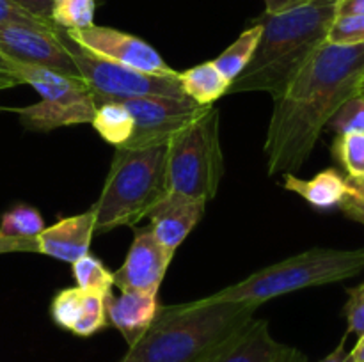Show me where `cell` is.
Returning <instances> with one entry per match:
<instances>
[{
    "label": "cell",
    "mask_w": 364,
    "mask_h": 362,
    "mask_svg": "<svg viewBox=\"0 0 364 362\" xmlns=\"http://www.w3.org/2000/svg\"><path fill=\"white\" fill-rule=\"evenodd\" d=\"M363 78L364 43L326 41L316 48L283 94L274 99L263 148L269 176L301 170L334 112L359 94Z\"/></svg>",
    "instance_id": "cell-1"
},
{
    "label": "cell",
    "mask_w": 364,
    "mask_h": 362,
    "mask_svg": "<svg viewBox=\"0 0 364 362\" xmlns=\"http://www.w3.org/2000/svg\"><path fill=\"white\" fill-rule=\"evenodd\" d=\"M338 0H306L281 13L256 18L262 38L251 62L231 82L228 94L247 91L269 92L274 99L283 94L295 75L308 62L336 18Z\"/></svg>",
    "instance_id": "cell-2"
},
{
    "label": "cell",
    "mask_w": 364,
    "mask_h": 362,
    "mask_svg": "<svg viewBox=\"0 0 364 362\" xmlns=\"http://www.w3.org/2000/svg\"><path fill=\"white\" fill-rule=\"evenodd\" d=\"M256 305L206 298L160 305L148 332L119 362H205L255 318Z\"/></svg>",
    "instance_id": "cell-3"
},
{
    "label": "cell",
    "mask_w": 364,
    "mask_h": 362,
    "mask_svg": "<svg viewBox=\"0 0 364 362\" xmlns=\"http://www.w3.org/2000/svg\"><path fill=\"white\" fill-rule=\"evenodd\" d=\"M167 194V144L116 148L102 195L91 208L95 234L135 227Z\"/></svg>",
    "instance_id": "cell-4"
},
{
    "label": "cell",
    "mask_w": 364,
    "mask_h": 362,
    "mask_svg": "<svg viewBox=\"0 0 364 362\" xmlns=\"http://www.w3.org/2000/svg\"><path fill=\"white\" fill-rule=\"evenodd\" d=\"M364 270V248L315 247L258 270L247 279L205 297L212 302H240L259 307L281 295L341 283Z\"/></svg>",
    "instance_id": "cell-5"
},
{
    "label": "cell",
    "mask_w": 364,
    "mask_h": 362,
    "mask_svg": "<svg viewBox=\"0 0 364 362\" xmlns=\"http://www.w3.org/2000/svg\"><path fill=\"white\" fill-rule=\"evenodd\" d=\"M224 176L219 110L210 105L205 114L167 142L169 192L212 201Z\"/></svg>",
    "instance_id": "cell-6"
},
{
    "label": "cell",
    "mask_w": 364,
    "mask_h": 362,
    "mask_svg": "<svg viewBox=\"0 0 364 362\" xmlns=\"http://www.w3.org/2000/svg\"><path fill=\"white\" fill-rule=\"evenodd\" d=\"M59 38L70 52L78 75L91 89L96 105L102 102H124L141 96L187 98L176 75H149L123 64L110 62L80 48L59 28Z\"/></svg>",
    "instance_id": "cell-7"
},
{
    "label": "cell",
    "mask_w": 364,
    "mask_h": 362,
    "mask_svg": "<svg viewBox=\"0 0 364 362\" xmlns=\"http://www.w3.org/2000/svg\"><path fill=\"white\" fill-rule=\"evenodd\" d=\"M123 103L134 117V133L121 148H148L167 144L178 131L198 119L210 105H199L191 98L141 96Z\"/></svg>",
    "instance_id": "cell-8"
},
{
    "label": "cell",
    "mask_w": 364,
    "mask_h": 362,
    "mask_svg": "<svg viewBox=\"0 0 364 362\" xmlns=\"http://www.w3.org/2000/svg\"><path fill=\"white\" fill-rule=\"evenodd\" d=\"M80 48L110 62L123 64L149 75H176L159 52L144 39L112 27L92 25L82 31H64Z\"/></svg>",
    "instance_id": "cell-9"
},
{
    "label": "cell",
    "mask_w": 364,
    "mask_h": 362,
    "mask_svg": "<svg viewBox=\"0 0 364 362\" xmlns=\"http://www.w3.org/2000/svg\"><path fill=\"white\" fill-rule=\"evenodd\" d=\"M0 55L32 66L50 67L70 77L80 78L70 52L57 31L20 23H0Z\"/></svg>",
    "instance_id": "cell-10"
},
{
    "label": "cell",
    "mask_w": 364,
    "mask_h": 362,
    "mask_svg": "<svg viewBox=\"0 0 364 362\" xmlns=\"http://www.w3.org/2000/svg\"><path fill=\"white\" fill-rule=\"evenodd\" d=\"M171 254L148 227H135V236L124 263L114 272V286L119 291L156 293L171 265Z\"/></svg>",
    "instance_id": "cell-11"
},
{
    "label": "cell",
    "mask_w": 364,
    "mask_h": 362,
    "mask_svg": "<svg viewBox=\"0 0 364 362\" xmlns=\"http://www.w3.org/2000/svg\"><path fill=\"white\" fill-rule=\"evenodd\" d=\"M206 201L187 197L181 194H169L149 212V229L153 236L174 254L176 248L192 233L205 215Z\"/></svg>",
    "instance_id": "cell-12"
},
{
    "label": "cell",
    "mask_w": 364,
    "mask_h": 362,
    "mask_svg": "<svg viewBox=\"0 0 364 362\" xmlns=\"http://www.w3.org/2000/svg\"><path fill=\"white\" fill-rule=\"evenodd\" d=\"M95 236V213L92 209L80 215L59 220L39 233L38 254L50 256L59 261L73 265L82 256L89 254Z\"/></svg>",
    "instance_id": "cell-13"
},
{
    "label": "cell",
    "mask_w": 364,
    "mask_h": 362,
    "mask_svg": "<svg viewBox=\"0 0 364 362\" xmlns=\"http://www.w3.org/2000/svg\"><path fill=\"white\" fill-rule=\"evenodd\" d=\"M107 319L116 327L127 341L128 348L134 346L153 325L159 312L156 293H139V291H121V295H110L105 302Z\"/></svg>",
    "instance_id": "cell-14"
},
{
    "label": "cell",
    "mask_w": 364,
    "mask_h": 362,
    "mask_svg": "<svg viewBox=\"0 0 364 362\" xmlns=\"http://www.w3.org/2000/svg\"><path fill=\"white\" fill-rule=\"evenodd\" d=\"M283 346L272 337L267 319L252 318L205 362H272Z\"/></svg>",
    "instance_id": "cell-15"
},
{
    "label": "cell",
    "mask_w": 364,
    "mask_h": 362,
    "mask_svg": "<svg viewBox=\"0 0 364 362\" xmlns=\"http://www.w3.org/2000/svg\"><path fill=\"white\" fill-rule=\"evenodd\" d=\"M7 70L16 84H27L39 92L41 99L50 102H80L85 98H95L91 89L85 85L82 78L70 77L60 71L50 70L32 64L14 62L6 59Z\"/></svg>",
    "instance_id": "cell-16"
},
{
    "label": "cell",
    "mask_w": 364,
    "mask_h": 362,
    "mask_svg": "<svg viewBox=\"0 0 364 362\" xmlns=\"http://www.w3.org/2000/svg\"><path fill=\"white\" fill-rule=\"evenodd\" d=\"M21 124L31 131H52L63 126L91 124L96 112L95 98L80 102H50L41 99L23 109H13Z\"/></svg>",
    "instance_id": "cell-17"
},
{
    "label": "cell",
    "mask_w": 364,
    "mask_h": 362,
    "mask_svg": "<svg viewBox=\"0 0 364 362\" xmlns=\"http://www.w3.org/2000/svg\"><path fill=\"white\" fill-rule=\"evenodd\" d=\"M284 190L294 192L315 209L338 208L345 195V176L338 169H326L311 180H301L295 174H283Z\"/></svg>",
    "instance_id": "cell-18"
},
{
    "label": "cell",
    "mask_w": 364,
    "mask_h": 362,
    "mask_svg": "<svg viewBox=\"0 0 364 362\" xmlns=\"http://www.w3.org/2000/svg\"><path fill=\"white\" fill-rule=\"evenodd\" d=\"M178 80L185 96L199 105H213V102L228 94L231 85V82L213 66L212 60L178 71Z\"/></svg>",
    "instance_id": "cell-19"
},
{
    "label": "cell",
    "mask_w": 364,
    "mask_h": 362,
    "mask_svg": "<svg viewBox=\"0 0 364 362\" xmlns=\"http://www.w3.org/2000/svg\"><path fill=\"white\" fill-rule=\"evenodd\" d=\"M92 128L109 144L121 148L134 133V117L121 102H102L96 105Z\"/></svg>",
    "instance_id": "cell-20"
},
{
    "label": "cell",
    "mask_w": 364,
    "mask_h": 362,
    "mask_svg": "<svg viewBox=\"0 0 364 362\" xmlns=\"http://www.w3.org/2000/svg\"><path fill=\"white\" fill-rule=\"evenodd\" d=\"M259 38H262V25L252 21L251 27L245 28L240 35L237 38V41L233 45L228 46L219 57L212 60L213 66L224 75L230 82H233L242 71L247 67V64L251 62L252 55H255L256 48H258Z\"/></svg>",
    "instance_id": "cell-21"
},
{
    "label": "cell",
    "mask_w": 364,
    "mask_h": 362,
    "mask_svg": "<svg viewBox=\"0 0 364 362\" xmlns=\"http://www.w3.org/2000/svg\"><path fill=\"white\" fill-rule=\"evenodd\" d=\"M73 277L77 280V287L84 293L96 295V297L109 298L114 287V272H110L98 258L91 254L82 256L73 263Z\"/></svg>",
    "instance_id": "cell-22"
},
{
    "label": "cell",
    "mask_w": 364,
    "mask_h": 362,
    "mask_svg": "<svg viewBox=\"0 0 364 362\" xmlns=\"http://www.w3.org/2000/svg\"><path fill=\"white\" fill-rule=\"evenodd\" d=\"M98 0H53L50 20L63 31H82L95 25Z\"/></svg>",
    "instance_id": "cell-23"
},
{
    "label": "cell",
    "mask_w": 364,
    "mask_h": 362,
    "mask_svg": "<svg viewBox=\"0 0 364 362\" xmlns=\"http://www.w3.org/2000/svg\"><path fill=\"white\" fill-rule=\"evenodd\" d=\"M43 229H45V220L41 213L28 204L13 206L0 219V234L7 238L34 240Z\"/></svg>",
    "instance_id": "cell-24"
},
{
    "label": "cell",
    "mask_w": 364,
    "mask_h": 362,
    "mask_svg": "<svg viewBox=\"0 0 364 362\" xmlns=\"http://www.w3.org/2000/svg\"><path fill=\"white\" fill-rule=\"evenodd\" d=\"M331 153L347 176H364V131L336 135Z\"/></svg>",
    "instance_id": "cell-25"
},
{
    "label": "cell",
    "mask_w": 364,
    "mask_h": 362,
    "mask_svg": "<svg viewBox=\"0 0 364 362\" xmlns=\"http://www.w3.org/2000/svg\"><path fill=\"white\" fill-rule=\"evenodd\" d=\"M85 293L80 287H64L57 291L50 304V316L57 327L64 330H73L84 311Z\"/></svg>",
    "instance_id": "cell-26"
},
{
    "label": "cell",
    "mask_w": 364,
    "mask_h": 362,
    "mask_svg": "<svg viewBox=\"0 0 364 362\" xmlns=\"http://www.w3.org/2000/svg\"><path fill=\"white\" fill-rule=\"evenodd\" d=\"M327 128L336 135L364 131V96H352L334 112Z\"/></svg>",
    "instance_id": "cell-27"
},
{
    "label": "cell",
    "mask_w": 364,
    "mask_h": 362,
    "mask_svg": "<svg viewBox=\"0 0 364 362\" xmlns=\"http://www.w3.org/2000/svg\"><path fill=\"white\" fill-rule=\"evenodd\" d=\"M105 302V298L85 293L84 311H82L80 318H78L77 325H75V329L71 332L78 337H91L96 332L105 329L107 323H109V319H107Z\"/></svg>",
    "instance_id": "cell-28"
},
{
    "label": "cell",
    "mask_w": 364,
    "mask_h": 362,
    "mask_svg": "<svg viewBox=\"0 0 364 362\" xmlns=\"http://www.w3.org/2000/svg\"><path fill=\"white\" fill-rule=\"evenodd\" d=\"M327 41L334 45H361L364 43V14L334 18Z\"/></svg>",
    "instance_id": "cell-29"
},
{
    "label": "cell",
    "mask_w": 364,
    "mask_h": 362,
    "mask_svg": "<svg viewBox=\"0 0 364 362\" xmlns=\"http://www.w3.org/2000/svg\"><path fill=\"white\" fill-rule=\"evenodd\" d=\"M338 208L348 219L364 224V176H345V195Z\"/></svg>",
    "instance_id": "cell-30"
},
{
    "label": "cell",
    "mask_w": 364,
    "mask_h": 362,
    "mask_svg": "<svg viewBox=\"0 0 364 362\" xmlns=\"http://www.w3.org/2000/svg\"><path fill=\"white\" fill-rule=\"evenodd\" d=\"M343 312L348 323L347 334L361 337L364 334V283L348 290V300Z\"/></svg>",
    "instance_id": "cell-31"
},
{
    "label": "cell",
    "mask_w": 364,
    "mask_h": 362,
    "mask_svg": "<svg viewBox=\"0 0 364 362\" xmlns=\"http://www.w3.org/2000/svg\"><path fill=\"white\" fill-rule=\"evenodd\" d=\"M0 23H20L38 28H46V31H57L55 25L38 20L32 14H28L27 11L20 9L11 0H0Z\"/></svg>",
    "instance_id": "cell-32"
},
{
    "label": "cell",
    "mask_w": 364,
    "mask_h": 362,
    "mask_svg": "<svg viewBox=\"0 0 364 362\" xmlns=\"http://www.w3.org/2000/svg\"><path fill=\"white\" fill-rule=\"evenodd\" d=\"M11 2L16 4L20 9L27 11L28 14H32V16L38 18V20L46 21V23H52V20H50V13H52L53 0H11Z\"/></svg>",
    "instance_id": "cell-33"
},
{
    "label": "cell",
    "mask_w": 364,
    "mask_h": 362,
    "mask_svg": "<svg viewBox=\"0 0 364 362\" xmlns=\"http://www.w3.org/2000/svg\"><path fill=\"white\" fill-rule=\"evenodd\" d=\"M13 252H36L38 254V241L27 238H7L0 234V254H13Z\"/></svg>",
    "instance_id": "cell-34"
},
{
    "label": "cell",
    "mask_w": 364,
    "mask_h": 362,
    "mask_svg": "<svg viewBox=\"0 0 364 362\" xmlns=\"http://www.w3.org/2000/svg\"><path fill=\"white\" fill-rule=\"evenodd\" d=\"M364 14V0H338L336 16H354Z\"/></svg>",
    "instance_id": "cell-35"
},
{
    "label": "cell",
    "mask_w": 364,
    "mask_h": 362,
    "mask_svg": "<svg viewBox=\"0 0 364 362\" xmlns=\"http://www.w3.org/2000/svg\"><path fill=\"white\" fill-rule=\"evenodd\" d=\"M347 337H348V334H345V336L341 337L340 344H338V346L334 348V350L331 351L326 358H322L320 362H354L350 357V351L345 348V344H347Z\"/></svg>",
    "instance_id": "cell-36"
},
{
    "label": "cell",
    "mask_w": 364,
    "mask_h": 362,
    "mask_svg": "<svg viewBox=\"0 0 364 362\" xmlns=\"http://www.w3.org/2000/svg\"><path fill=\"white\" fill-rule=\"evenodd\" d=\"M272 362H306V357L301 350L287 346V344H284L283 350L277 353V357L274 358Z\"/></svg>",
    "instance_id": "cell-37"
},
{
    "label": "cell",
    "mask_w": 364,
    "mask_h": 362,
    "mask_svg": "<svg viewBox=\"0 0 364 362\" xmlns=\"http://www.w3.org/2000/svg\"><path fill=\"white\" fill-rule=\"evenodd\" d=\"M265 2V13H281V11L291 9L306 0H263Z\"/></svg>",
    "instance_id": "cell-38"
},
{
    "label": "cell",
    "mask_w": 364,
    "mask_h": 362,
    "mask_svg": "<svg viewBox=\"0 0 364 362\" xmlns=\"http://www.w3.org/2000/svg\"><path fill=\"white\" fill-rule=\"evenodd\" d=\"M350 357L354 362H364V334L359 337L355 346L350 350Z\"/></svg>",
    "instance_id": "cell-39"
},
{
    "label": "cell",
    "mask_w": 364,
    "mask_h": 362,
    "mask_svg": "<svg viewBox=\"0 0 364 362\" xmlns=\"http://www.w3.org/2000/svg\"><path fill=\"white\" fill-rule=\"evenodd\" d=\"M359 94L364 96V78H363V84H361V91H359Z\"/></svg>",
    "instance_id": "cell-40"
}]
</instances>
